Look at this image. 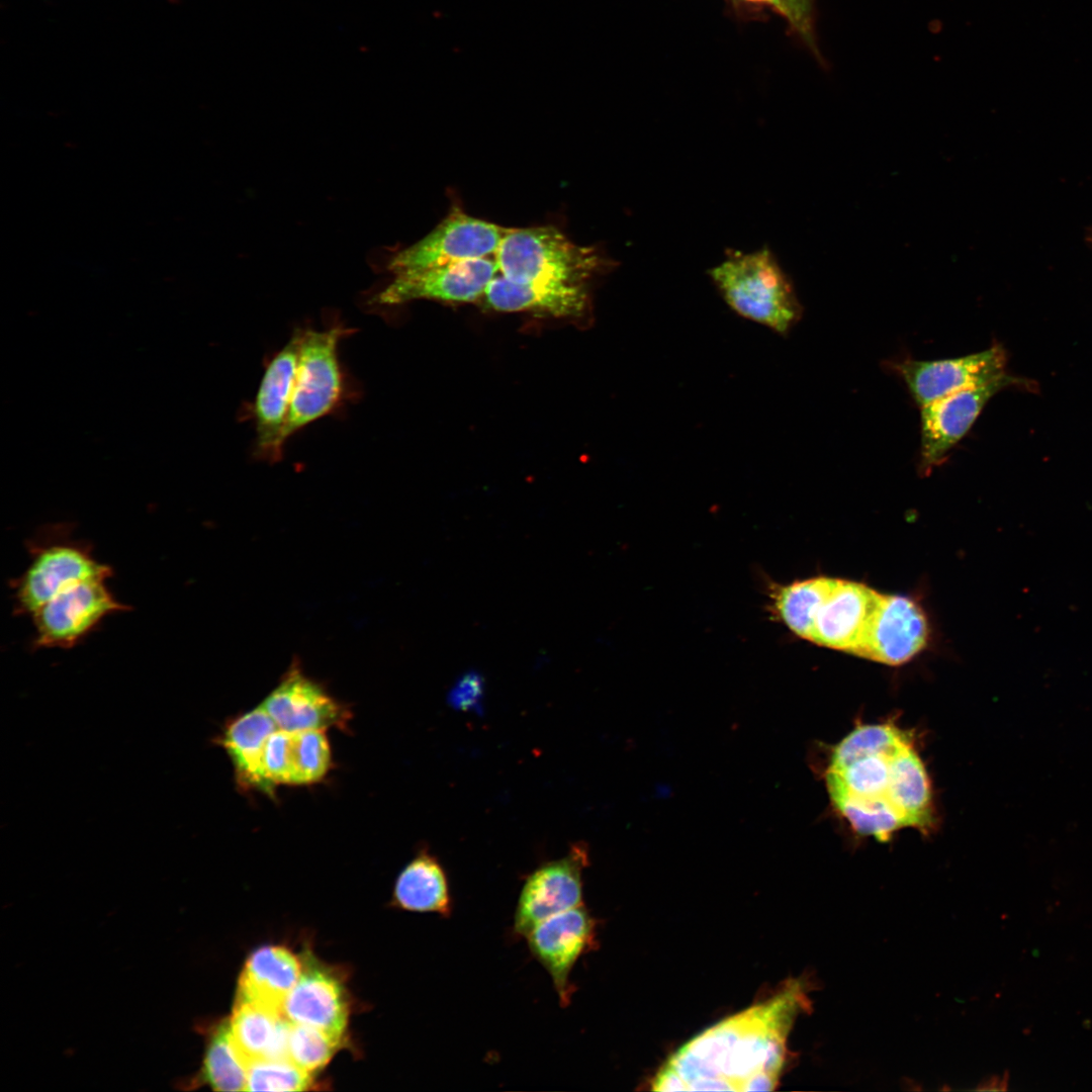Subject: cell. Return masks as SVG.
Here are the masks:
<instances>
[{
	"label": "cell",
	"mask_w": 1092,
	"mask_h": 1092,
	"mask_svg": "<svg viewBox=\"0 0 1092 1092\" xmlns=\"http://www.w3.org/2000/svg\"><path fill=\"white\" fill-rule=\"evenodd\" d=\"M278 728L259 705L232 720L218 738L235 770L237 784L245 790H259L271 795L262 772L266 742Z\"/></svg>",
	"instance_id": "44dd1931"
},
{
	"label": "cell",
	"mask_w": 1092,
	"mask_h": 1092,
	"mask_svg": "<svg viewBox=\"0 0 1092 1092\" xmlns=\"http://www.w3.org/2000/svg\"><path fill=\"white\" fill-rule=\"evenodd\" d=\"M497 273L494 259L481 258L397 274L375 301L383 305L419 299L468 302L481 298Z\"/></svg>",
	"instance_id": "9a60e30c"
},
{
	"label": "cell",
	"mask_w": 1092,
	"mask_h": 1092,
	"mask_svg": "<svg viewBox=\"0 0 1092 1092\" xmlns=\"http://www.w3.org/2000/svg\"><path fill=\"white\" fill-rule=\"evenodd\" d=\"M302 972L299 959L283 946L256 949L242 971L237 998L283 1014L284 1003Z\"/></svg>",
	"instance_id": "ffe728a7"
},
{
	"label": "cell",
	"mask_w": 1092,
	"mask_h": 1092,
	"mask_svg": "<svg viewBox=\"0 0 1092 1092\" xmlns=\"http://www.w3.org/2000/svg\"><path fill=\"white\" fill-rule=\"evenodd\" d=\"M709 276L735 313L780 335H787L802 316L794 287L767 247L728 250Z\"/></svg>",
	"instance_id": "3957f363"
},
{
	"label": "cell",
	"mask_w": 1092,
	"mask_h": 1092,
	"mask_svg": "<svg viewBox=\"0 0 1092 1092\" xmlns=\"http://www.w3.org/2000/svg\"><path fill=\"white\" fill-rule=\"evenodd\" d=\"M287 786L322 781L332 766V751L325 730L289 731Z\"/></svg>",
	"instance_id": "d4e9b609"
},
{
	"label": "cell",
	"mask_w": 1092,
	"mask_h": 1092,
	"mask_svg": "<svg viewBox=\"0 0 1092 1092\" xmlns=\"http://www.w3.org/2000/svg\"><path fill=\"white\" fill-rule=\"evenodd\" d=\"M805 985L726 1018L678 1049L652 1082L656 1091H770L782 1076L794 1022L808 1010Z\"/></svg>",
	"instance_id": "7a4b0ae2"
},
{
	"label": "cell",
	"mask_w": 1092,
	"mask_h": 1092,
	"mask_svg": "<svg viewBox=\"0 0 1092 1092\" xmlns=\"http://www.w3.org/2000/svg\"><path fill=\"white\" fill-rule=\"evenodd\" d=\"M107 578H90L68 586L32 615L34 648H72L107 616L128 610L106 585Z\"/></svg>",
	"instance_id": "ba28073f"
},
{
	"label": "cell",
	"mask_w": 1092,
	"mask_h": 1092,
	"mask_svg": "<svg viewBox=\"0 0 1092 1092\" xmlns=\"http://www.w3.org/2000/svg\"><path fill=\"white\" fill-rule=\"evenodd\" d=\"M392 904L406 911L451 915L449 882L437 857L422 850L403 868L394 884Z\"/></svg>",
	"instance_id": "603a6c76"
},
{
	"label": "cell",
	"mask_w": 1092,
	"mask_h": 1092,
	"mask_svg": "<svg viewBox=\"0 0 1092 1092\" xmlns=\"http://www.w3.org/2000/svg\"><path fill=\"white\" fill-rule=\"evenodd\" d=\"M481 298L493 310L555 317L582 316L589 305L587 284L513 281L502 275L489 282Z\"/></svg>",
	"instance_id": "ac0fdd59"
},
{
	"label": "cell",
	"mask_w": 1092,
	"mask_h": 1092,
	"mask_svg": "<svg viewBox=\"0 0 1092 1092\" xmlns=\"http://www.w3.org/2000/svg\"><path fill=\"white\" fill-rule=\"evenodd\" d=\"M339 1043L317 1028L289 1021L288 1059L310 1074L326 1066Z\"/></svg>",
	"instance_id": "4316f807"
},
{
	"label": "cell",
	"mask_w": 1092,
	"mask_h": 1092,
	"mask_svg": "<svg viewBox=\"0 0 1092 1092\" xmlns=\"http://www.w3.org/2000/svg\"><path fill=\"white\" fill-rule=\"evenodd\" d=\"M483 680L481 676L470 671L463 674L453 686L450 692L451 703L459 708H468L478 701L482 694Z\"/></svg>",
	"instance_id": "f546056e"
},
{
	"label": "cell",
	"mask_w": 1092,
	"mask_h": 1092,
	"mask_svg": "<svg viewBox=\"0 0 1092 1092\" xmlns=\"http://www.w3.org/2000/svg\"><path fill=\"white\" fill-rule=\"evenodd\" d=\"M829 577H814L782 587L776 596V609L788 628L803 639H810L816 610L829 585Z\"/></svg>",
	"instance_id": "484cf974"
},
{
	"label": "cell",
	"mask_w": 1092,
	"mask_h": 1092,
	"mask_svg": "<svg viewBox=\"0 0 1092 1092\" xmlns=\"http://www.w3.org/2000/svg\"><path fill=\"white\" fill-rule=\"evenodd\" d=\"M229 1025L235 1045L248 1066L263 1060H289V1021L283 1014L236 998Z\"/></svg>",
	"instance_id": "7402d4cb"
},
{
	"label": "cell",
	"mask_w": 1092,
	"mask_h": 1092,
	"mask_svg": "<svg viewBox=\"0 0 1092 1092\" xmlns=\"http://www.w3.org/2000/svg\"><path fill=\"white\" fill-rule=\"evenodd\" d=\"M248 1064L232 1038L229 1021L210 1037L202 1066V1080L217 1091H246Z\"/></svg>",
	"instance_id": "cb8c5ba5"
},
{
	"label": "cell",
	"mask_w": 1092,
	"mask_h": 1092,
	"mask_svg": "<svg viewBox=\"0 0 1092 1092\" xmlns=\"http://www.w3.org/2000/svg\"><path fill=\"white\" fill-rule=\"evenodd\" d=\"M878 597V592L862 583L830 578L816 610L809 641L853 654Z\"/></svg>",
	"instance_id": "e0dca14e"
},
{
	"label": "cell",
	"mask_w": 1092,
	"mask_h": 1092,
	"mask_svg": "<svg viewBox=\"0 0 1092 1092\" xmlns=\"http://www.w3.org/2000/svg\"><path fill=\"white\" fill-rule=\"evenodd\" d=\"M1025 381L1006 373L988 383L946 395L920 407L919 470L923 474L943 463L968 434L993 396Z\"/></svg>",
	"instance_id": "9c48e42d"
},
{
	"label": "cell",
	"mask_w": 1092,
	"mask_h": 1092,
	"mask_svg": "<svg viewBox=\"0 0 1092 1092\" xmlns=\"http://www.w3.org/2000/svg\"><path fill=\"white\" fill-rule=\"evenodd\" d=\"M352 333L342 324L323 330L300 329L299 359L284 429L285 441L336 411L345 399L347 383L339 346Z\"/></svg>",
	"instance_id": "8992f818"
},
{
	"label": "cell",
	"mask_w": 1092,
	"mask_h": 1092,
	"mask_svg": "<svg viewBox=\"0 0 1092 1092\" xmlns=\"http://www.w3.org/2000/svg\"><path fill=\"white\" fill-rule=\"evenodd\" d=\"M929 635L922 609L911 599L879 593L854 655L899 665L926 645Z\"/></svg>",
	"instance_id": "5bb4252c"
},
{
	"label": "cell",
	"mask_w": 1092,
	"mask_h": 1092,
	"mask_svg": "<svg viewBox=\"0 0 1092 1092\" xmlns=\"http://www.w3.org/2000/svg\"><path fill=\"white\" fill-rule=\"evenodd\" d=\"M508 229L459 209L451 211L420 241L397 252L388 264L394 275L447 264L491 258Z\"/></svg>",
	"instance_id": "52a82bcc"
},
{
	"label": "cell",
	"mask_w": 1092,
	"mask_h": 1092,
	"mask_svg": "<svg viewBox=\"0 0 1092 1092\" xmlns=\"http://www.w3.org/2000/svg\"><path fill=\"white\" fill-rule=\"evenodd\" d=\"M1005 350L994 345L974 354L938 360L904 358L887 366L905 383L919 407L1007 373Z\"/></svg>",
	"instance_id": "30bf717a"
},
{
	"label": "cell",
	"mask_w": 1092,
	"mask_h": 1092,
	"mask_svg": "<svg viewBox=\"0 0 1092 1092\" xmlns=\"http://www.w3.org/2000/svg\"><path fill=\"white\" fill-rule=\"evenodd\" d=\"M776 10L789 21L816 58L822 61L815 38L814 0H779Z\"/></svg>",
	"instance_id": "f1b7e54d"
},
{
	"label": "cell",
	"mask_w": 1092,
	"mask_h": 1092,
	"mask_svg": "<svg viewBox=\"0 0 1092 1092\" xmlns=\"http://www.w3.org/2000/svg\"><path fill=\"white\" fill-rule=\"evenodd\" d=\"M525 937L531 954L550 976L560 1005L566 1007L574 992L571 971L595 944L596 921L582 904L541 921Z\"/></svg>",
	"instance_id": "7c38bea8"
},
{
	"label": "cell",
	"mask_w": 1092,
	"mask_h": 1092,
	"mask_svg": "<svg viewBox=\"0 0 1092 1092\" xmlns=\"http://www.w3.org/2000/svg\"><path fill=\"white\" fill-rule=\"evenodd\" d=\"M69 529L49 526L27 541L29 563L10 583L17 615L31 616L72 584L112 575L111 567L98 561L89 544L73 538Z\"/></svg>",
	"instance_id": "5b68a950"
},
{
	"label": "cell",
	"mask_w": 1092,
	"mask_h": 1092,
	"mask_svg": "<svg viewBox=\"0 0 1092 1092\" xmlns=\"http://www.w3.org/2000/svg\"><path fill=\"white\" fill-rule=\"evenodd\" d=\"M311 1084V1074L289 1060L257 1061L248 1067L246 1091H302Z\"/></svg>",
	"instance_id": "83f0119b"
},
{
	"label": "cell",
	"mask_w": 1092,
	"mask_h": 1092,
	"mask_svg": "<svg viewBox=\"0 0 1092 1092\" xmlns=\"http://www.w3.org/2000/svg\"><path fill=\"white\" fill-rule=\"evenodd\" d=\"M494 260L499 274L513 281L587 284L609 267L601 251L554 226L508 229Z\"/></svg>",
	"instance_id": "277c9868"
},
{
	"label": "cell",
	"mask_w": 1092,
	"mask_h": 1092,
	"mask_svg": "<svg viewBox=\"0 0 1092 1092\" xmlns=\"http://www.w3.org/2000/svg\"><path fill=\"white\" fill-rule=\"evenodd\" d=\"M824 780L833 808L859 835L888 841L934 825L926 767L913 736L893 722L853 728L832 748Z\"/></svg>",
	"instance_id": "6da1fadb"
},
{
	"label": "cell",
	"mask_w": 1092,
	"mask_h": 1092,
	"mask_svg": "<svg viewBox=\"0 0 1092 1092\" xmlns=\"http://www.w3.org/2000/svg\"><path fill=\"white\" fill-rule=\"evenodd\" d=\"M587 866V849L577 843L562 858L549 861L529 875L515 909L514 933L525 937L541 921L582 905V873Z\"/></svg>",
	"instance_id": "8fae6325"
},
{
	"label": "cell",
	"mask_w": 1092,
	"mask_h": 1092,
	"mask_svg": "<svg viewBox=\"0 0 1092 1092\" xmlns=\"http://www.w3.org/2000/svg\"><path fill=\"white\" fill-rule=\"evenodd\" d=\"M348 1003L340 980L331 971L305 964L289 993L284 1017L294 1023L317 1028L341 1040L348 1021Z\"/></svg>",
	"instance_id": "d6986e66"
},
{
	"label": "cell",
	"mask_w": 1092,
	"mask_h": 1092,
	"mask_svg": "<svg viewBox=\"0 0 1092 1092\" xmlns=\"http://www.w3.org/2000/svg\"><path fill=\"white\" fill-rule=\"evenodd\" d=\"M747 1L769 4L775 8H777V6L779 4V0H747Z\"/></svg>",
	"instance_id": "4dcf8cb0"
},
{
	"label": "cell",
	"mask_w": 1092,
	"mask_h": 1092,
	"mask_svg": "<svg viewBox=\"0 0 1092 1092\" xmlns=\"http://www.w3.org/2000/svg\"><path fill=\"white\" fill-rule=\"evenodd\" d=\"M260 705L285 731L344 729L350 719L347 706L297 666L284 674Z\"/></svg>",
	"instance_id": "2e32d148"
},
{
	"label": "cell",
	"mask_w": 1092,
	"mask_h": 1092,
	"mask_svg": "<svg viewBox=\"0 0 1092 1092\" xmlns=\"http://www.w3.org/2000/svg\"><path fill=\"white\" fill-rule=\"evenodd\" d=\"M300 349V329L270 359L261 378L249 415L254 422V453L259 459H281L284 429L291 403Z\"/></svg>",
	"instance_id": "4fadbf2b"
}]
</instances>
